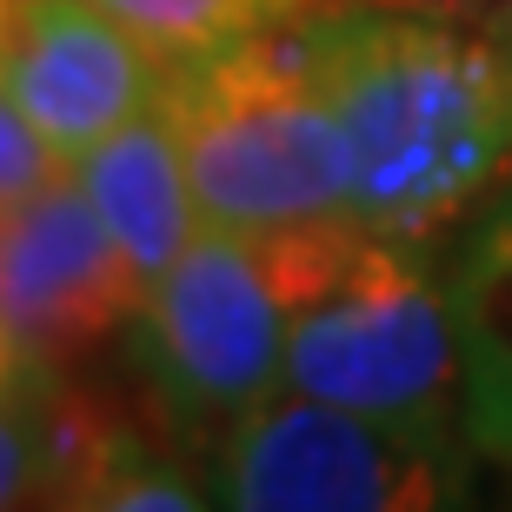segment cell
Masks as SVG:
<instances>
[{
    "instance_id": "cell-15",
    "label": "cell",
    "mask_w": 512,
    "mask_h": 512,
    "mask_svg": "<svg viewBox=\"0 0 512 512\" xmlns=\"http://www.w3.org/2000/svg\"><path fill=\"white\" fill-rule=\"evenodd\" d=\"M7 34H14V0H0V67H7Z\"/></svg>"
},
{
    "instance_id": "cell-2",
    "label": "cell",
    "mask_w": 512,
    "mask_h": 512,
    "mask_svg": "<svg viewBox=\"0 0 512 512\" xmlns=\"http://www.w3.org/2000/svg\"><path fill=\"white\" fill-rule=\"evenodd\" d=\"M273 240L293 273L286 386L413 433H466L453 300L426 280L413 233L326 220Z\"/></svg>"
},
{
    "instance_id": "cell-1",
    "label": "cell",
    "mask_w": 512,
    "mask_h": 512,
    "mask_svg": "<svg viewBox=\"0 0 512 512\" xmlns=\"http://www.w3.org/2000/svg\"><path fill=\"white\" fill-rule=\"evenodd\" d=\"M353 160V220L433 233L512 167V87L493 34L466 20L340 7L300 20Z\"/></svg>"
},
{
    "instance_id": "cell-11",
    "label": "cell",
    "mask_w": 512,
    "mask_h": 512,
    "mask_svg": "<svg viewBox=\"0 0 512 512\" xmlns=\"http://www.w3.org/2000/svg\"><path fill=\"white\" fill-rule=\"evenodd\" d=\"M67 446H60V380H20L0 393V512L60 506Z\"/></svg>"
},
{
    "instance_id": "cell-14",
    "label": "cell",
    "mask_w": 512,
    "mask_h": 512,
    "mask_svg": "<svg viewBox=\"0 0 512 512\" xmlns=\"http://www.w3.org/2000/svg\"><path fill=\"white\" fill-rule=\"evenodd\" d=\"M486 34H493V47H499V67H506V87H512V7L499 20H486Z\"/></svg>"
},
{
    "instance_id": "cell-3",
    "label": "cell",
    "mask_w": 512,
    "mask_h": 512,
    "mask_svg": "<svg viewBox=\"0 0 512 512\" xmlns=\"http://www.w3.org/2000/svg\"><path fill=\"white\" fill-rule=\"evenodd\" d=\"M200 220L227 233H293L353 220V160L300 27L233 40L167 74Z\"/></svg>"
},
{
    "instance_id": "cell-12",
    "label": "cell",
    "mask_w": 512,
    "mask_h": 512,
    "mask_svg": "<svg viewBox=\"0 0 512 512\" xmlns=\"http://www.w3.org/2000/svg\"><path fill=\"white\" fill-rule=\"evenodd\" d=\"M54 173H67V160L40 140V127L20 114V100L7 94V80H0V213L20 207L27 193H40Z\"/></svg>"
},
{
    "instance_id": "cell-6",
    "label": "cell",
    "mask_w": 512,
    "mask_h": 512,
    "mask_svg": "<svg viewBox=\"0 0 512 512\" xmlns=\"http://www.w3.org/2000/svg\"><path fill=\"white\" fill-rule=\"evenodd\" d=\"M140 300L147 286L74 167L0 213V326L27 373L60 380L100 340L127 333Z\"/></svg>"
},
{
    "instance_id": "cell-9",
    "label": "cell",
    "mask_w": 512,
    "mask_h": 512,
    "mask_svg": "<svg viewBox=\"0 0 512 512\" xmlns=\"http://www.w3.org/2000/svg\"><path fill=\"white\" fill-rule=\"evenodd\" d=\"M446 300H453L459 333L466 439H473V453L512 466V193L466 240Z\"/></svg>"
},
{
    "instance_id": "cell-7",
    "label": "cell",
    "mask_w": 512,
    "mask_h": 512,
    "mask_svg": "<svg viewBox=\"0 0 512 512\" xmlns=\"http://www.w3.org/2000/svg\"><path fill=\"white\" fill-rule=\"evenodd\" d=\"M0 80L67 167L167 94V67L100 0H14Z\"/></svg>"
},
{
    "instance_id": "cell-13",
    "label": "cell",
    "mask_w": 512,
    "mask_h": 512,
    "mask_svg": "<svg viewBox=\"0 0 512 512\" xmlns=\"http://www.w3.org/2000/svg\"><path fill=\"white\" fill-rule=\"evenodd\" d=\"M346 7H393V14H433V20H499L512 0H346Z\"/></svg>"
},
{
    "instance_id": "cell-10",
    "label": "cell",
    "mask_w": 512,
    "mask_h": 512,
    "mask_svg": "<svg viewBox=\"0 0 512 512\" xmlns=\"http://www.w3.org/2000/svg\"><path fill=\"white\" fill-rule=\"evenodd\" d=\"M100 7L173 74V67L207 60V54H220V47H233V40L340 14L346 0H100Z\"/></svg>"
},
{
    "instance_id": "cell-5",
    "label": "cell",
    "mask_w": 512,
    "mask_h": 512,
    "mask_svg": "<svg viewBox=\"0 0 512 512\" xmlns=\"http://www.w3.org/2000/svg\"><path fill=\"white\" fill-rule=\"evenodd\" d=\"M466 446V433H413L286 386L213 453V499L247 512H433L466 499Z\"/></svg>"
},
{
    "instance_id": "cell-8",
    "label": "cell",
    "mask_w": 512,
    "mask_h": 512,
    "mask_svg": "<svg viewBox=\"0 0 512 512\" xmlns=\"http://www.w3.org/2000/svg\"><path fill=\"white\" fill-rule=\"evenodd\" d=\"M74 180L100 207L107 233L120 240L127 266L140 273V286L160 280L200 240V227H207L200 200H193L187 147H180V120H173L167 94L153 100V107H140L120 133H107L94 153H80Z\"/></svg>"
},
{
    "instance_id": "cell-4",
    "label": "cell",
    "mask_w": 512,
    "mask_h": 512,
    "mask_svg": "<svg viewBox=\"0 0 512 512\" xmlns=\"http://www.w3.org/2000/svg\"><path fill=\"white\" fill-rule=\"evenodd\" d=\"M293 273L273 233L200 227L180 260L147 286L127 326L153 406L187 446L220 453L233 426L286 393Z\"/></svg>"
}]
</instances>
